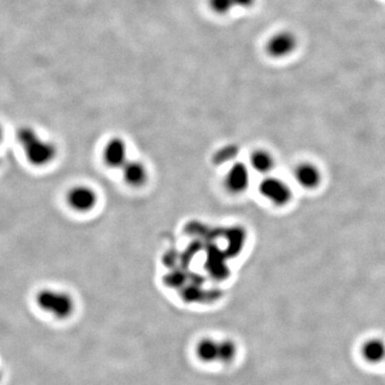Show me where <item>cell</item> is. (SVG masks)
I'll return each mask as SVG.
<instances>
[{
  "instance_id": "9c48e42d",
  "label": "cell",
  "mask_w": 385,
  "mask_h": 385,
  "mask_svg": "<svg viewBox=\"0 0 385 385\" xmlns=\"http://www.w3.org/2000/svg\"><path fill=\"white\" fill-rule=\"evenodd\" d=\"M121 170L125 184L132 188H142L149 179L147 166L138 160H129Z\"/></svg>"
},
{
  "instance_id": "8992f818",
  "label": "cell",
  "mask_w": 385,
  "mask_h": 385,
  "mask_svg": "<svg viewBox=\"0 0 385 385\" xmlns=\"http://www.w3.org/2000/svg\"><path fill=\"white\" fill-rule=\"evenodd\" d=\"M298 47V38L292 32H276L267 40L265 51L267 55L275 59L288 57Z\"/></svg>"
},
{
  "instance_id": "4fadbf2b",
  "label": "cell",
  "mask_w": 385,
  "mask_h": 385,
  "mask_svg": "<svg viewBox=\"0 0 385 385\" xmlns=\"http://www.w3.org/2000/svg\"><path fill=\"white\" fill-rule=\"evenodd\" d=\"M250 164L252 169L261 175H267L275 166V160L271 152L257 149L250 154Z\"/></svg>"
},
{
  "instance_id": "5b68a950",
  "label": "cell",
  "mask_w": 385,
  "mask_h": 385,
  "mask_svg": "<svg viewBox=\"0 0 385 385\" xmlns=\"http://www.w3.org/2000/svg\"><path fill=\"white\" fill-rule=\"evenodd\" d=\"M259 192L273 205L285 207L292 199V190L278 177L267 176L259 183Z\"/></svg>"
},
{
  "instance_id": "8fae6325",
  "label": "cell",
  "mask_w": 385,
  "mask_h": 385,
  "mask_svg": "<svg viewBox=\"0 0 385 385\" xmlns=\"http://www.w3.org/2000/svg\"><path fill=\"white\" fill-rule=\"evenodd\" d=\"M210 9L217 15H227L236 10H248L253 7L256 0H209Z\"/></svg>"
},
{
  "instance_id": "ba28073f",
  "label": "cell",
  "mask_w": 385,
  "mask_h": 385,
  "mask_svg": "<svg viewBox=\"0 0 385 385\" xmlns=\"http://www.w3.org/2000/svg\"><path fill=\"white\" fill-rule=\"evenodd\" d=\"M250 171L248 165L242 162H236L227 171L225 176V186L231 194H241L250 186Z\"/></svg>"
},
{
  "instance_id": "52a82bcc",
  "label": "cell",
  "mask_w": 385,
  "mask_h": 385,
  "mask_svg": "<svg viewBox=\"0 0 385 385\" xmlns=\"http://www.w3.org/2000/svg\"><path fill=\"white\" fill-rule=\"evenodd\" d=\"M103 162L109 168H122L128 157V146L121 138H113L106 142L103 149Z\"/></svg>"
},
{
  "instance_id": "6da1fadb",
  "label": "cell",
  "mask_w": 385,
  "mask_h": 385,
  "mask_svg": "<svg viewBox=\"0 0 385 385\" xmlns=\"http://www.w3.org/2000/svg\"><path fill=\"white\" fill-rule=\"evenodd\" d=\"M16 140L27 162L32 166H48L57 157V146L51 140L42 138L36 129L29 125L21 126L16 131Z\"/></svg>"
},
{
  "instance_id": "9a60e30c",
  "label": "cell",
  "mask_w": 385,
  "mask_h": 385,
  "mask_svg": "<svg viewBox=\"0 0 385 385\" xmlns=\"http://www.w3.org/2000/svg\"><path fill=\"white\" fill-rule=\"evenodd\" d=\"M3 380V369H1V367H0V384H1Z\"/></svg>"
},
{
  "instance_id": "3957f363",
  "label": "cell",
  "mask_w": 385,
  "mask_h": 385,
  "mask_svg": "<svg viewBox=\"0 0 385 385\" xmlns=\"http://www.w3.org/2000/svg\"><path fill=\"white\" fill-rule=\"evenodd\" d=\"M34 303L40 311L57 321L69 320L76 311L74 296L61 289H40L34 296Z\"/></svg>"
},
{
  "instance_id": "7a4b0ae2",
  "label": "cell",
  "mask_w": 385,
  "mask_h": 385,
  "mask_svg": "<svg viewBox=\"0 0 385 385\" xmlns=\"http://www.w3.org/2000/svg\"><path fill=\"white\" fill-rule=\"evenodd\" d=\"M196 360L206 365H230L239 354L236 342L227 337L205 336L194 346Z\"/></svg>"
},
{
  "instance_id": "7c38bea8",
  "label": "cell",
  "mask_w": 385,
  "mask_h": 385,
  "mask_svg": "<svg viewBox=\"0 0 385 385\" xmlns=\"http://www.w3.org/2000/svg\"><path fill=\"white\" fill-rule=\"evenodd\" d=\"M361 354L366 362L378 364L385 360V342L381 338H371L362 344Z\"/></svg>"
},
{
  "instance_id": "30bf717a",
  "label": "cell",
  "mask_w": 385,
  "mask_h": 385,
  "mask_svg": "<svg viewBox=\"0 0 385 385\" xmlns=\"http://www.w3.org/2000/svg\"><path fill=\"white\" fill-rule=\"evenodd\" d=\"M294 179L298 186L305 190H315L320 186L322 181V175L320 169L311 162H303L298 164L294 169Z\"/></svg>"
},
{
  "instance_id": "5bb4252c",
  "label": "cell",
  "mask_w": 385,
  "mask_h": 385,
  "mask_svg": "<svg viewBox=\"0 0 385 385\" xmlns=\"http://www.w3.org/2000/svg\"><path fill=\"white\" fill-rule=\"evenodd\" d=\"M3 125H1V123H0V144H1V142H3Z\"/></svg>"
},
{
  "instance_id": "277c9868",
  "label": "cell",
  "mask_w": 385,
  "mask_h": 385,
  "mask_svg": "<svg viewBox=\"0 0 385 385\" xmlns=\"http://www.w3.org/2000/svg\"><path fill=\"white\" fill-rule=\"evenodd\" d=\"M65 200L67 207L72 211L77 213H89L98 205L99 195L91 186L76 184L67 190Z\"/></svg>"
}]
</instances>
